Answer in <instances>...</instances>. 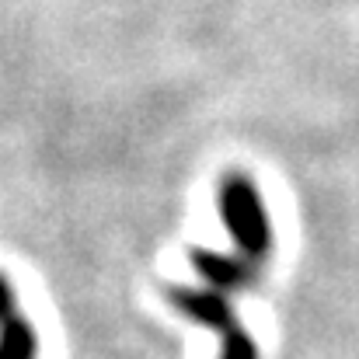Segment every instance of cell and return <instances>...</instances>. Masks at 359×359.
<instances>
[{"label":"cell","mask_w":359,"mask_h":359,"mask_svg":"<svg viewBox=\"0 0 359 359\" xmlns=\"http://www.w3.org/2000/svg\"><path fill=\"white\" fill-rule=\"evenodd\" d=\"M224 217H227L231 231L238 234V241L251 255H262L265 251V244H269V224H265L262 203H258V196H255V189L248 182H231L224 189Z\"/></svg>","instance_id":"cell-1"},{"label":"cell","mask_w":359,"mask_h":359,"mask_svg":"<svg viewBox=\"0 0 359 359\" xmlns=\"http://www.w3.org/2000/svg\"><path fill=\"white\" fill-rule=\"evenodd\" d=\"M175 304H178L185 314H192V318H199V321H206V325H213V328H220V332H238V328H234V318H231V311H227V304H224L220 297H213V293L175 290Z\"/></svg>","instance_id":"cell-2"},{"label":"cell","mask_w":359,"mask_h":359,"mask_svg":"<svg viewBox=\"0 0 359 359\" xmlns=\"http://www.w3.org/2000/svg\"><path fill=\"white\" fill-rule=\"evenodd\" d=\"M0 359H35V335L21 321H7L0 332Z\"/></svg>","instance_id":"cell-3"},{"label":"cell","mask_w":359,"mask_h":359,"mask_svg":"<svg viewBox=\"0 0 359 359\" xmlns=\"http://www.w3.org/2000/svg\"><path fill=\"white\" fill-rule=\"evenodd\" d=\"M196 265L203 269V276L217 286H238L244 279V265L238 258H213V255H199Z\"/></svg>","instance_id":"cell-4"},{"label":"cell","mask_w":359,"mask_h":359,"mask_svg":"<svg viewBox=\"0 0 359 359\" xmlns=\"http://www.w3.org/2000/svg\"><path fill=\"white\" fill-rule=\"evenodd\" d=\"M224 359H255V349H251V342H248L244 332H227Z\"/></svg>","instance_id":"cell-5"},{"label":"cell","mask_w":359,"mask_h":359,"mask_svg":"<svg viewBox=\"0 0 359 359\" xmlns=\"http://www.w3.org/2000/svg\"><path fill=\"white\" fill-rule=\"evenodd\" d=\"M11 307H14V297H11V286L0 279V318H7L11 314Z\"/></svg>","instance_id":"cell-6"}]
</instances>
